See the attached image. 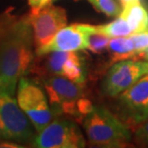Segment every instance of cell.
<instances>
[{
	"label": "cell",
	"instance_id": "cell-10",
	"mask_svg": "<svg viewBox=\"0 0 148 148\" xmlns=\"http://www.w3.org/2000/svg\"><path fill=\"white\" fill-rule=\"evenodd\" d=\"M88 24H71L62 28L48 44L36 50L37 55H43L52 51L77 52L87 49Z\"/></svg>",
	"mask_w": 148,
	"mask_h": 148
},
{
	"label": "cell",
	"instance_id": "cell-11",
	"mask_svg": "<svg viewBox=\"0 0 148 148\" xmlns=\"http://www.w3.org/2000/svg\"><path fill=\"white\" fill-rule=\"evenodd\" d=\"M119 16L128 22L133 34L148 29V12L140 0L130 3L122 8Z\"/></svg>",
	"mask_w": 148,
	"mask_h": 148
},
{
	"label": "cell",
	"instance_id": "cell-7",
	"mask_svg": "<svg viewBox=\"0 0 148 148\" xmlns=\"http://www.w3.org/2000/svg\"><path fill=\"white\" fill-rule=\"evenodd\" d=\"M33 144L40 148H81L85 147L86 141L74 122L56 119L38 132Z\"/></svg>",
	"mask_w": 148,
	"mask_h": 148
},
{
	"label": "cell",
	"instance_id": "cell-6",
	"mask_svg": "<svg viewBox=\"0 0 148 148\" xmlns=\"http://www.w3.org/2000/svg\"><path fill=\"white\" fill-rule=\"evenodd\" d=\"M27 17L33 29L36 50L48 44L55 35L67 23L64 9L53 6L52 3H48L40 8L32 9Z\"/></svg>",
	"mask_w": 148,
	"mask_h": 148
},
{
	"label": "cell",
	"instance_id": "cell-20",
	"mask_svg": "<svg viewBox=\"0 0 148 148\" xmlns=\"http://www.w3.org/2000/svg\"><path fill=\"white\" fill-rule=\"evenodd\" d=\"M119 1H120L121 6H122V8H124V7H126L128 4H130V3L138 1V0H119Z\"/></svg>",
	"mask_w": 148,
	"mask_h": 148
},
{
	"label": "cell",
	"instance_id": "cell-9",
	"mask_svg": "<svg viewBox=\"0 0 148 148\" xmlns=\"http://www.w3.org/2000/svg\"><path fill=\"white\" fill-rule=\"evenodd\" d=\"M119 101L135 123L148 119V72L120 93Z\"/></svg>",
	"mask_w": 148,
	"mask_h": 148
},
{
	"label": "cell",
	"instance_id": "cell-4",
	"mask_svg": "<svg viewBox=\"0 0 148 148\" xmlns=\"http://www.w3.org/2000/svg\"><path fill=\"white\" fill-rule=\"evenodd\" d=\"M17 103L25 112L37 132H40L52 121L53 112L43 90L37 83L21 77L17 90Z\"/></svg>",
	"mask_w": 148,
	"mask_h": 148
},
{
	"label": "cell",
	"instance_id": "cell-5",
	"mask_svg": "<svg viewBox=\"0 0 148 148\" xmlns=\"http://www.w3.org/2000/svg\"><path fill=\"white\" fill-rule=\"evenodd\" d=\"M34 136L30 121L13 96L0 93V140L28 141Z\"/></svg>",
	"mask_w": 148,
	"mask_h": 148
},
{
	"label": "cell",
	"instance_id": "cell-8",
	"mask_svg": "<svg viewBox=\"0 0 148 148\" xmlns=\"http://www.w3.org/2000/svg\"><path fill=\"white\" fill-rule=\"evenodd\" d=\"M148 72V61L127 59L118 61L109 69L103 80V91L114 97Z\"/></svg>",
	"mask_w": 148,
	"mask_h": 148
},
{
	"label": "cell",
	"instance_id": "cell-13",
	"mask_svg": "<svg viewBox=\"0 0 148 148\" xmlns=\"http://www.w3.org/2000/svg\"><path fill=\"white\" fill-rule=\"evenodd\" d=\"M62 75L70 81L84 86L86 81V71L82 56L76 52H71L63 66Z\"/></svg>",
	"mask_w": 148,
	"mask_h": 148
},
{
	"label": "cell",
	"instance_id": "cell-1",
	"mask_svg": "<svg viewBox=\"0 0 148 148\" xmlns=\"http://www.w3.org/2000/svg\"><path fill=\"white\" fill-rule=\"evenodd\" d=\"M33 31L27 16L0 17V93L14 96L33 61Z\"/></svg>",
	"mask_w": 148,
	"mask_h": 148
},
{
	"label": "cell",
	"instance_id": "cell-17",
	"mask_svg": "<svg viewBox=\"0 0 148 148\" xmlns=\"http://www.w3.org/2000/svg\"><path fill=\"white\" fill-rule=\"evenodd\" d=\"M136 52V58L140 59L141 53L148 47V29L130 35Z\"/></svg>",
	"mask_w": 148,
	"mask_h": 148
},
{
	"label": "cell",
	"instance_id": "cell-18",
	"mask_svg": "<svg viewBox=\"0 0 148 148\" xmlns=\"http://www.w3.org/2000/svg\"><path fill=\"white\" fill-rule=\"evenodd\" d=\"M138 137L148 143V119L141 123L140 128L138 131Z\"/></svg>",
	"mask_w": 148,
	"mask_h": 148
},
{
	"label": "cell",
	"instance_id": "cell-19",
	"mask_svg": "<svg viewBox=\"0 0 148 148\" xmlns=\"http://www.w3.org/2000/svg\"><path fill=\"white\" fill-rule=\"evenodd\" d=\"M27 1L32 9H37L42 7V6L48 4V3H51L53 0H27Z\"/></svg>",
	"mask_w": 148,
	"mask_h": 148
},
{
	"label": "cell",
	"instance_id": "cell-14",
	"mask_svg": "<svg viewBox=\"0 0 148 148\" xmlns=\"http://www.w3.org/2000/svg\"><path fill=\"white\" fill-rule=\"evenodd\" d=\"M86 40H87V49L95 54H101L108 49L110 37L98 31L95 26L88 24Z\"/></svg>",
	"mask_w": 148,
	"mask_h": 148
},
{
	"label": "cell",
	"instance_id": "cell-3",
	"mask_svg": "<svg viewBox=\"0 0 148 148\" xmlns=\"http://www.w3.org/2000/svg\"><path fill=\"white\" fill-rule=\"evenodd\" d=\"M42 84L54 114H64L84 120L80 112V101L84 97V86L74 83L63 75H51L42 79Z\"/></svg>",
	"mask_w": 148,
	"mask_h": 148
},
{
	"label": "cell",
	"instance_id": "cell-15",
	"mask_svg": "<svg viewBox=\"0 0 148 148\" xmlns=\"http://www.w3.org/2000/svg\"><path fill=\"white\" fill-rule=\"evenodd\" d=\"M95 27L98 31L110 38L129 37L130 35L133 34L132 29L129 26L128 22L120 16H118L116 19L108 23V24L98 25Z\"/></svg>",
	"mask_w": 148,
	"mask_h": 148
},
{
	"label": "cell",
	"instance_id": "cell-16",
	"mask_svg": "<svg viewBox=\"0 0 148 148\" xmlns=\"http://www.w3.org/2000/svg\"><path fill=\"white\" fill-rule=\"evenodd\" d=\"M97 11L107 16H118L121 14L120 6L115 0H88Z\"/></svg>",
	"mask_w": 148,
	"mask_h": 148
},
{
	"label": "cell",
	"instance_id": "cell-2",
	"mask_svg": "<svg viewBox=\"0 0 148 148\" xmlns=\"http://www.w3.org/2000/svg\"><path fill=\"white\" fill-rule=\"evenodd\" d=\"M84 128L90 143L94 145L118 147L131 140L128 127L103 106H93L84 118Z\"/></svg>",
	"mask_w": 148,
	"mask_h": 148
},
{
	"label": "cell",
	"instance_id": "cell-12",
	"mask_svg": "<svg viewBox=\"0 0 148 148\" xmlns=\"http://www.w3.org/2000/svg\"><path fill=\"white\" fill-rule=\"evenodd\" d=\"M107 50L112 63L127 59H137L134 44L130 37L112 38L109 41Z\"/></svg>",
	"mask_w": 148,
	"mask_h": 148
}]
</instances>
